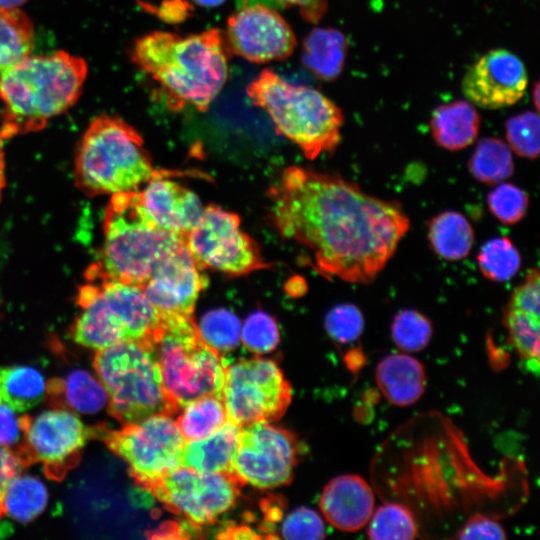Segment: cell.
<instances>
[{"label": "cell", "instance_id": "cell-1", "mask_svg": "<svg viewBox=\"0 0 540 540\" xmlns=\"http://www.w3.org/2000/svg\"><path fill=\"white\" fill-rule=\"evenodd\" d=\"M268 199L279 234L304 248L319 274L353 284L374 281L410 227L400 203L299 166L282 172Z\"/></svg>", "mask_w": 540, "mask_h": 540}, {"label": "cell", "instance_id": "cell-2", "mask_svg": "<svg viewBox=\"0 0 540 540\" xmlns=\"http://www.w3.org/2000/svg\"><path fill=\"white\" fill-rule=\"evenodd\" d=\"M230 55L218 28L186 36L153 31L130 50L133 63L159 84L173 111L186 106L206 111L227 81Z\"/></svg>", "mask_w": 540, "mask_h": 540}, {"label": "cell", "instance_id": "cell-3", "mask_svg": "<svg viewBox=\"0 0 540 540\" xmlns=\"http://www.w3.org/2000/svg\"><path fill=\"white\" fill-rule=\"evenodd\" d=\"M88 73L86 61L65 51L28 55L0 74L4 139L37 132L78 100Z\"/></svg>", "mask_w": 540, "mask_h": 540}, {"label": "cell", "instance_id": "cell-4", "mask_svg": "<svg viewBox=\"0 0 540 540\" xmlns=\"http://www.w3.org/2000/svg\"><path fill=\"white\" fill-rule=\"evenodd\" d=\"M99 260L87 281H117L142 287L158 262L185 244V236L159 227L145 211L138 190L111 195L103 218Z\"/></svg>", "mask_w": 540, "mask_h": 540}, {"label": "cell", "instance_id": "cell-5", "mask_svg": "<svg viewBox=\"0 0 540 540\" xmlns=\"http://www.w3.org/2000/svg\"><path fill=\"white\" fill-rule=\"evenodd\" d=\"M255 107L264 110L276 131L310 160L333 152L341 140V109L319 90L292 84L264 69L246 88Z\"/></svg>", "mask_w": 540, "mask_h": 540}, {"label": "cell", "instance_id": "cell-6", "mask_svg": "<svg viewBox=\"0 0 540 540\" xmlns=\"http://www.w3.org/2000/svg\"><path fill=\"white\" fill-rule=\"evenodd\" d=\"M74 166L76 186L89 197L136 191L157 172L138 131L111 115L91 121Z\"/></svg>", "mask_w": 540, "mask_h": 540}, {"label": "cell", "instance_id": "cell-7", "mask_svg": "<svg viewBox=\"0 0 540 540\" xmlns=\"http://www.w3.org/2000/svg\"><path fill=\"white\" fill-rule=\"evenodd\" d=\"M161 315L151 344L164 389L176 411L205 395L222 398L226 364L201 338L193 316Z\"/></svg>", "mask_w": 540, "mask_h": 540}, {"label": "cell", "instance_id": "cell-8", "mask_svg": "<svg viewBox=\"0 0 540 540\" xmlns=\"http://www.w3.org/2000/svg\"><path fill=\"white\" fill-rule=\"evenodd\" d=\"M94 369L107 392L109 413L123 424L177 412L150 342L125 341L96 351Z\"/></svg>", "mask_w": 540, "mask_h": 540}, {"label": "cell", "instance_id": "cell-9", "mask_svg": "<svg viewBox=\"0 0 540 540\" xmlns=\"http://www.w3.org/2000/svg\"><path fill=\"white\" fill-rule=\"evenodd\" d=\"M101 439L128 464L135 482L146 490L180 466L186 443L176 421L167 414L126 423L119 430L105 429Z\"/></svg>", "mask_w": 540, "mask_h": 540}, {"label": "cell", "instance_id": "cell-10", "mask_svg": "<svg viewBox=\"0 0 540 540\" xmlns=\"http://www.w3.org/2000/svg\"><path fill=\"white\" fill-rule=\"evenodd\" d=\"M291 398V386L272 360L255 357L225 367L222 400L228 420L239 426L279 419Z\"/></svg>", "mask_w": 540, "mask_h": 540}, {"label": "cell", "instance_id": "cell-11", "mask_svg": "<svg viewBox=\"0 0 540 540\" xmlns=\"http://www.w3.org/2000/svg\"><path fill=\"white\" fill-rule=\"evenodd\" d=\"M185 244L201 270L241 276L266 266L257 243L241 230L238 215L216 205L204 208Z\"/></svg>", "mask_w": 540, "mask_h": 540}, {"label": "cell", "instance_id": "cell-12", "mask_svg": "<svg viewBox=\"0 0 540 540\" xmlns=\"http://www.w3.org/2000/svg\"><path fill=\"white\" fill-rule=\"evenodd\" d=\"M242 484L232 472L205 473L179 466L149 491L193 526L213 524L236 503Z\"/></svg>", "mask_w": 540, "mask_h": 540}, {"label": "cell", "instance_id": "cell-13", "mask_svg": "<svg viewBox=\"0 0 540 540\" xmlns=\"http://www.w3.org/2000/svg\"><path fill=\"white\" fill-rule=\"evenodd\" d=\"M297 461V443L292 433L254 422L240 426L231 472L241 484L273 488L290 482Z\"/></svg>", "mask_w": 540, "mask_h": 540}, {"label": "cell", "instance_id": "cell-14", "mask_svg": "<svg viewBox=\"0 0 540 540\" xmlns=\"http://www.w3.org/2000/svg\"><path fill=\"white\" fill-rule=\"evenodd\" d=\"M105 429L87 426L73 411L60 407L29 417L26 447L30 463H40L48 477L61 480L77 465L87 442L101 438Z\"/></svg>", "mask_w": 540, "mask_h": 540}, {"label": "cell", "instance_id": "cell-15", "mask_svg": "<svg viewBox=\"0 0 540 540\" xmlns=\"http://www.w3.org/2000/svg\"><path fill=\"white\" fill-rule=\"evenodd\" d=\"M224 36L231 53L259 64L285 60L297 45L282 15L261 3L245 4L234 11L227 19Z\"/></svg>", "mask_w": 540, "mask_h": 540}, {"label": "cell", "instance_id": "cell-16", "mask_svg": "<svg viewBox=\"0 0 540 540\" xmlns=\"http://www.w3.org/2000/svg\"><path fill=\"white\" fill-rule=\"evenodd\" d=\"M528 73L513 52L496 48L468 67L461 81L463 95L472 104L499 109L517 103L525 94Z\"/></svg>", "mask_w": 540, "mask_h": 540}, {"label": "cell", "instance_id": "cell-17", "mask_svg": "<svg viewBox=\"0 0 540 540\" xmlns=\"http://www.w3.org/2000/svg\"><path fill=\"white\" fill-rule=\"evenodd\" d=\"M201 271L183 244L158 262L142 289L160 313L192 316L207 285Z\"/></svg>", "mask_w": 540, "mask_h": 540}, {"label": "cell", "instance_id": "cell-18", "mask_svg": "<svg viewBox=\"0 0 540 540\" xmlns=\"http://www.w3.org/2000/svg\"><path fill=\"white\" fill-rule=\"evenodd\" d=\"M158 171L138 190L141 203L162 229L186 236L197 224L204 208L198 196Z\"/></svg>", "mask_w": 540, "mask_h": 540}, {"label": "cell", "instance_id": "cell-19", "mask_svg": "<svg viewBox=\"0 0 540 540\" xmlns=\"http://www.w3.org/2000/svg\"><path fill=\"white\" fill-rule=\"evenodd\" d=\"M325 519L336 529L356 532L367 525L375 507L374 492L358 474H344L330 480L319 501Z\"/></svg>", "mask_w": 540, "mask_h": 540}, {"label": "cell", "instance_id": "cell-20", "mask_svg": "<svg viewBox=\"0 0 540 540\" xmlns=\"http://www.w3.org/2000/svg\"><path fill=\"white\" fill-rule=\"evenodd\" d=\"M77 304L81 312L70 329V336L77 344L96 351L120 342L130 341L127 331L114 309L95 282L79 288Z\"/></svg>", "mask_w": 540, "mask_h": 540}, {"label": "cell", "instance_id": "cell-21", "mask_svg": "<svg viewBox=\"0 0 540 540\" xmlns=\"http://www.w3.org/2000/svg\"><path fill=\"white\" fill-rule=\"evenodd\" d=\"M375 379L384 398L399 407L415 404L427 386L424 365L405 352L382 358L376 367Z\"/></svg>", "mask_w": 540, "mask_h": 540}, {"label": "cell", "instance_id": "cell-22", "mask_svg": "<svg viewBox=\"0 0 540 540\" xmlns=\"http://www.w3.org/2000/svg\"><path fill=\"white\" fill-rule=\"evenodd\" d=\"M480 123V115L474 104L456 100L434 109L430 119V131L439 147L458 151L474 143L479 134Z\"/></svg>", "mask_w": 540, "mask_h": 540}, {"label": "cell", "instance_id": "cell-23", "mask_svg": "<svg viewBox=\"0 0 540 540\" xmlns=\"http://www.w3.org/2000/svg\"><path fill=\"white\" fill-rule=\"evenodd\" d=\"M239 430V425L227 420L209 436L186 441L180 466L205 473L231 472Z\"/></svg>", "mask_w": 540, "mask_h": 540}, {"label": "cell", "instance_id": "cell-24", "mask_svg": "<svg viewBox=\"0 0 540 540\" xmlns=\"http://www.w3.org/2000/svg\"><path fill=\"white\" fill-rule=\"evenodd\" d=\"M346 53L347 40L341 31L318 27L303 40L301 60L317 78L333 81L342 73Z\"/></svg>", "mask_w": 540, "mask_h": 540}, {"label": "cell", "instance_id": "cell-25", "mask_svg": "<svg viewBox=\"0 0 540 540\" xmlns=\"http://www.w3.org/2000/svg\"><path fill=\"white\" fill-rule=\"evenodd\" d=\"M47 394L60 402V408L84 414H94L108 404L107 392L88 371L76 369L65 378L47 383Z\"/></svg>", "mask_w": 540, "mask_h": 540}, {"label": "cell", "instance_id": "cell-26", "mask_svg": "<svg viewBox=\"0 0 540 540\" xmlns=\"http://www.w3.org/2000/svg\"><path fill=\"white\" fill-rule=\"evenodd\" d=\"M427 238L432 250L442 259L459 261L472 250L475 234L472 225L457 211H443L427 224Z\"/></svg>", "mask_w": 540, "mask_h": 540}, {"label": "cell", "instance_id": "cell-27", "mask_svg": "<svg viewBox=\"0 0 540 540\" xmlns=\"http://www.w3.org/2000/svg\"><path fill=\"white\" fill-rule=\"evenodd\" d=\"M48 498V490L39 478L18 473L2 492L0 518L6 516L18 523H28L45 510Z\"/></svg>", "mask_w": 540, "mask_h": 540}, {"label": "cell", "instance_id": "cell-28", "mask_svg": "<svg viewBox=\"0 0 540 540\" xmlns=\"http://www.w3.org/2000/svg\"><path fill=\"white\" fill-rule=\"evenodd\" d=\"M47 395V382L37 369L30 366L0 367V405L17 412L36 407Z\"/></svg>", "mask_w": 540, "mask_h": 540}, {"label": "cell", "instance_id": "cell-29", "mask_svg": "<svg viewBox=\"0 0 540 540\" xmlns=\"http://www.w3.org/2000/svg\"><path fill=\"white\" fill-rule=\"evenodd\" d=\"M34 41L29 17L20 8L0 7V74L30 55Z\"/></svg>", "mask_w": 540, "mask_h": 540}, {"label": "cell", "instance_id": "cell-30", "mask_svg": "<svg viewBox=\"0 0 540 540\" xmlns=\"http://www.w3.org/2000/svg\"><path fill=\"white\" fill-rule=\"evenodd\" d=\"M470 174L477 181L495 185L514 173L512 152L507 143L497 137H487L478 142L468 160Z\"/></svg>", "mask_w": 540, "mask_h": 540}, {"label": "cell", "instance_id": "cell-31", "mask_svg": "<svg viewBox=\"0 0 540 540\" xmlns=\"http://www.w3.org/2000/svg\"><path fill=\"white\" fill-rule=\"evenodd\" d=\"M504 326L508 340L529 372H539L540 315L507 305Z\"/></svg>", "mask_w": 540, "mask_h": 540}, {"label": "cell", "instance_id": "cell-32", "mask_svg": "<svg viewBox=\"0 0 540 540\" xmlns=\"http://www.w3.org/2000/svg\"><path fill=\"white\" fill-rule=\"evenodd\" d=\"M176 421L186 441L209 436L228 420L222 398L205 395L182 407Z\"/></svg>", "mask_w": 540, "mask_h": 540}, {"label": "cell", "instance_id": "cell-33", "mask_svg": "<svg viewBox=\"0 0 540 540\" xmlns=\"http://www.w3.org/2000/svg\"><path fill=\"white\" fill-rule=\"evenodd\" d=\"M367 535L374 540L415 539L418 526L412 511L395 502H388L373 511Z\"/></svg>", "mask_w": 540, "mask_h": 540}, {"label": "cell", "instance_id": "cell-34", "mask_svg": "<svg viewBox=\"0 0 540 540\" xmlns=\"http://www.w3.org/2000/svg\"><path fill=\"white\" fill-rule=\"evenodd\" d=\"M482 275L494 282L512 279L521 266V255L507 237H496L482 245L477 254Z\"/></svg>", "mask_w": 540, "mask_h": 540}, {"label": "cell", "instance_id": "cell-35", "mask_svg": "<svg viewBox=\"0 0 540 540\" xmlns=\"http://www.w3.org/2000/svg\"><path fill=\"white\" fill-rule=\"evenodd\" d=\"M390 334L393 343L405 353L424 350L433 334L428 317L415 309H403L393 318Z\"/></svg>", "mask_w": 540, "mask_h": 540}, {"label": "cell", "instance_id": "cell-36", "mask_svg": "<svg viewBox=\"0 0 540 540\" xmlns=\"http://www.w3.org/2000/svg\"><path fill=\"white\" fill-rule=\"evenodd\" d=\"M197 326L204 342L218 352L234 349L241 338L238 317L226 309L207 312Z\"/></svg>", "mask_w": 540, "mask_h": 540}, {"label": "cell", "instance_id": "cell-37", "mask_svg": "<svg viewBox=\"0 0 540 540\" xmlns=\"http://www.w3.org/2000/svg\"><path fill=\"white\" fill-rule=\"evenodd\" d=\"M507 144L518 156L533 160L540 150V121L537 112L525 111L505 122Z\"/></svg>", "mask_w": 540, "mask_h": 540}, {"label": "cell", "instance_id": "cell-38", "mask_svg": "<svg viewBox=\"0 0 540 540\" xmlns=\"http://www.w3.org/2000/svg\"><path fill=\"white\" fill-rule=\"evenodd\" d=\"M487 205L492 215L505 225H514L526 215L529 206L528 194L511 183H501L487 196Z\"/></svg>", "mask_w": 540, "mask_h": 540}, {"label": "cell", "instance_id": "cell-39", "mask_svg": "<svg viewBox=\"0 0 540 540\" xmlns=\"http://www.w3.org/2000/svg\"><path fill=\"white\" fill-rule=\"evenodd\" d=\"M324 326L331 339L341 344H348L361 336L365 321L361 310L356 305L342 303L326 314Z\"/></svg>", "mask_w": 540, "mask_h": 540}, {"label": "cell", "instance_id": "cell-40", "mask_svg": "<svg viewBox=\"0 0 540 540\" xmlns=\"http://www.w3.org/2000/svg\"><path fill=\"white\" fill-rule=\"evenodd\" d=\"M244 346L256 354H265L276 348L279 330L276 320L263 311H256L244 321L241 329Z\"/></svg>", "mask_w": 540, "mask_h": 540}, {"label": "cell", "instance_id": "cell-41", "mask_svg": "<svg viewBox=\"0 0 540 540\" xmlns=\"http://www.w3.org/2000/svg\"><path fill=\"white\" fill-rule=\"evenodd\" d=\"M28 420L29 416L0 405V446L13 452L25 467L31 464L26 447Z\"/></svg>", "mask_w": 540, "mask_h": 540}, {"label": "cell", "instance_id": "cell-42", "mask_svg": "<svg viewBox=\"0 0 540 540\" xmlns=\"http://www.w3.org/2000/svg\"><path fill=\"white\" fill-rule=\"evenodd\" d=\"M280 532L285 539H322L325 537V526L316 511L301 507L287 515Z\"/></svg>", "mask_w": 540, "mask_h": 540}, {"label": "cell", "instance_id": "cell-43", "mask_svg": "<svg viewBox=\"0 0 540 540\" xmlns=\"http://www.w3.org/2000/svg\"><path fill=\"white\" fill-rule=\"evenodd\" d=\"M457 539H506L503 526L493 518L476 514L468 519L466 524L455 536Z\"/></svg>", "mask_w": 540, "mask_h": 540}, {"label": "cell", "instance_id": "cell-44", "mask_svg": "<svg viewBox=\"0 0 540 540\" xmlns=\"http://www.w3.org/2000/svg\"><path fill=\"white\" fill-rule=\"evenodd\" d=\"M141 5L165 22L176 23L184 21L192 12L190 4L185 0H163L159 7L140 2Z\"/></svg>", "mask_w": 540, "mask_h": 540}, {"label": "cell", "instance_id": "cell-45", "mask_svg": "<svg viewBox=\"0 0 540 540\" xmlns=\"http://www.w3.org/2000/svg\"><path fill=\"white\" fill-rule=\"evenodd\" d=\"M284 8H297L301 17L309 23H317L327 12L326 0H273Z\"/></svg>", "mask_w": 540, "mask_h": 540}, {"label": "cell", "instance_id": "cell-46", "mask_svg": "<svg viewBox=\"0 0 540 540\" xmlns=\"http://www.w3.org/2000/svg\"><path fill=\"white\" fill-rule=\"evenodd\" d=\"M22 461L10 450L0 446V498L8 481L24 468Z\"/></svg>", "mask_w": 540, "mask_h": 540}, {"label": "cell", "instance_id": "cell-47", "mask_svg": "<svg viewBox=\"0 0 540 540\" xmlns=\"http://www.w3.org/2000/svg\"><path fill=\"white\" fill-rule=\"evenodd\" d=\"M5 139L3 138L1 132H0V199L2 196V192L5 187L6 183V177H5V156L3 151V141Z\"/></svg>", "mask_w": 540, "mask_h": 540}, {"label": "cell", "instance_id": "cell-48", "mask_svg": "<svg viewBox=\"0 0 540 540\" xmlns=\"http://www.w3.org/2000/svg\"><path fill=\"white\" fill-rule=\"evenodd\" d=\"M195 4L206 7L215 8L222 5L226 0H192Z\"/></svg>", "mask_w": 540, "mask_h": 540}, {"label": "cell", "instance_id": "cell-49", "mask_svg": "<svg viewBox=\"0 0 540 540\" xmlns=\"http://www.w3.org/2000/svg\"><path fill=\"white\" fill-rule=\"evenodd\" d=\"M27 0H0V7L3 8H19Z\"/></svg>", "mask_w": 540, "mask_h": 540}, {"label": "cell", "instance_id": "cell-50", "mask_svg": "<svg viewBox=\"0 0 540 540\" xmlns=\"http://www.w3.org/2000/svg\"><path fill=\"white\" fill-rule=\"evenodd\" d=\"M539 94H540L539 83L535 82L534 88H533V93H532V100H533V104L535 106V109L537 111L539 110V100H540Z\"/></svg>", "mask_w": 540, "mask_h": 540}]
</instances>
